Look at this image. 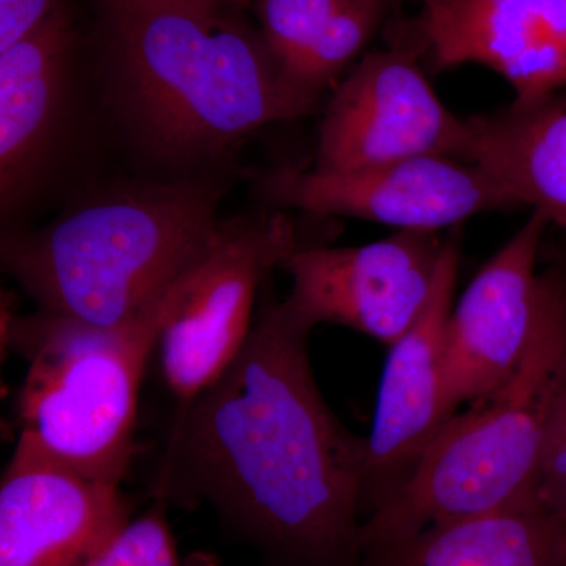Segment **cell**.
Here are the masks:
<instances>
[{
	"label": "cell",
	"instance_id": "cell-1",
	"mask_svg": "<svg viewBox=\"0 0 566 566\" xmlns=\"http://www.w3.org/2000/svg\"><path fill=\"white\" fill-rule=\"evenodd\" d=\"M260 303L221 378L178 405L153 497L210 505L271 566H359L367 438L324 401L312 327L270 292Z\"/></svg>",
	"mask_w": 566,
	"mask_h": 566
},
{
	"label": "cell",
	"instance_id": "cell-2",
	"mask_svg": "<svg viewBox=\"0 0 566 566\" xmlns=\"http://www.w3.org/2000/svg\"><path fill=\"white\" fill-rule=\"evenodd\" d=\"M103 2L111 102L158 161H211L264 126L311 114L322 99L282 70L262 35L221 11Z\"/></svg>",
	"mask_w": 566,
	"mask_h": 566
},
{
	"label": "cell",
	"instance_id": "cell-3",
	"mask_svg": "<svg viewBox=\"0 0 566 566\" xmlns=\"http://www.w3.org/2000/svg\"><path fill=\"white\" fill-rule=\"evenodd\" d=\"M221 186H134L84 203L44 229L2 237L6 273L39 312L118 326L199 263L221 230Z\"/></svg>",
	"mask_w": 566,
	"mask_h": 566
},
{
	"label": "cell",
	"instance_id": "cell-4",
	"mask_svg": "<svg viewBox=\"0 0 566 566\" xmlns=\"http://www.w3.org/2000/svg\"><path fill=\"white\" fill-rule=\"evenodd\" d=\"M547 273L523 364L501 389L453 416L403 485L365 517L363 551L436 524L536 504L547 423L566 371V270Z\"/></svg>",
	"mask_w": 566,
	"mask_h": 566
},
{
	"label": "cell",
	"instance_id": "cell-5",
	"mask_svg": "<svg viewBox=\"0 0 566 566\" xmlns=\"http://www.w3.org/2000/svg\"><path fill=\"white\" fill-rule=\"evenodd\" d=\"M189 273L118 326L44 312L7 316V342L29 363L17 401L21 436L81 474L120 485L134 455L142 376Z\"/></svg>",
	"mask_w": 566,
	"mask_h": 566
},
{
	"label": "cell",
	"instance_id": "cell-6",
	"mask_svg": "<svg viewBox=\"0 0 566 566\" xmlns=\"http://www.w3.org/2000/svg\"><path fill=\"white\" fill-rule=\"evenodd\" d=\"M301 244L285 216L222 223L189 273L156 346L164 382L178 405L230 367L251 334L260 290Z\"/></svg>",
	"mask_w": 566,
	"mask_h": 566
},
{
	"label": "cell",
	"instance_id": "cell-7",
	"mask_svg": "<svg viewBox=\"0 0 566 566\" xmlns=\"http://www.w3.org/2000/svg\"><path fill=\"white\" fill-rule=\"evenodd\" d=\"M468 118L447 109L416 46L365 54L335 84L318 128L314 169L348 172L419 156L468 159Z\"/></svg>",
	"mask_w": 566,
	"mask_h": 566
},
{
	"label": "cell",
	"instance_id": "cell-8",
	"mask_svg": "<svg viewBox=\"0 0 566 566\" xmlns=\"http://www.w3.org/2000/svg\"><path fill=\"white\" fill-rule=\"evenodd\" d=\"M262 192L275 207L364 219L398 232H441L472 216L521 208L482 166L452 156H419L348 172L286 166L264 175Z\"/></svg>",
	"mask_w": 566,
	"mask_h": 566
},
{
	"label": "cell",
	"instance_id": "cell-9",
	"mask_svg": "<svg viewBox=\"0 0 566 566\" xmlns=\"http://www.w3.org/2000/svg\"><path fill=\"white\" fill-rule=\"evenodd\" d=\"M444 240L403 230L357 248L297 245L281 264L292 281L283 301L312 329L338 324L392 346L427 304Z\"/></svg>",
	"mask_w": 566,
	"mask_h": 566
},
{
	"label": "cell",
	"instance_id": "cell-10",
	"mask_svg": "<svg viewBox=\"0 0 566 566\" xmlns=\"http://www.w3.org/2000/svg\"><path fill=\"white\" fill-rule=\"evenodd\" d=\"M549 222L539 212L476 273L447 323L442 386L452 415L501 389L523 364L542 315L549 273L536 271Z\"/></svg>",
	"mask_w": 566,
	"mask_h": 566
},
{
	"label": "cell",
	"instance_id": "cell-11",
	"mask_svg": "<svg viewBox=\"0 0 566 566\" xmlns=\"http://www.w3.org/2000/svg\"><path fill=\"white\" fill-rule=\"evenodd\" d=\"M461 227L450 229L427 304L408 333L390 346L363 485V520L403 485L424 450L452 419L442 386L447 323L461 262Z\"/></svg>",
	"mask_w": 566,
	"mask_h": 566
},
{
	"label": "cell",
	"instance_id": "cell-12",
	"mask_svg": "<svg viewBox=\"0 0 566 566\" xmlns=\"http://www.w3.org/2000/svg\"><path fill=\"white\" fill-rule=\"evenodd\" d=\"M129 520L120 485L81 474L20 434L0 480V566H80Z\"/></svg>",
	"mask_w": 566,
	"mask_h": 566
},
{
	"label": "cell",
	"instance_id": "cell-13",
	"mask_svg": "<svg viewBox=\"0 0 566 566\" xmlns=\"http://www.w3.org/2000/svg\"><path fill=\"white\" fill-rule=\"evenodd\" d=\"M416 28L436 69L486 66L512 85L513 103L566 88V0H447L423 6Z\"/></svg>",
	"mask_w": 566,
	"mask_h": 566
},
{
	"label": "cell",
	"instance_id": "cell-14",
	"mask_svg": "<svg viewBox=\"0 0 566 566\" xmlns=\"http://www.w3.org/2000/svg\"><path fill=\"white\" fill-rule=\"evenodd\" d=\"M73 29L59 7L35 31L0 51V208L7 218L50 172L70 107Z\"/></svg>",
	"mask_w": 566,
	"mask_h": 566
},
{
	"label": "cell",
	"instance_id": "cell-15",
	"mask_svg": "<svg viewBox=\"0 0 566 566\" xmlns=\"http://www.w3.org/2000/svg\"><path fill=\"white\" fill-rule=\"evenodd\" d=\"M468 123V161L493 175L521 207L545 216L566 241V88Z\"/></svg>",
	"mask_w": 566,
	"mask_h": 566
},
{
	"label": "cell",
	"instance_id": "cell-16",
	"mask_svg": "<svg viewBox=\"0 0 566 566\" xmlns=\"http://www.w3.org/2000/svg\"><path fill=\"white\" fill-rule=\"evenodd\" d=\"M566 520L515 506L365 547L359 566H564Z\"/></svg>",
	"mask_w": 566,
	"mask_h": 566
},
{
	"label": "cell",
	"instance_id": "cell-17",
	"mask_svg": "<svg viewBox=\"0 0 566 566\" xmlns=\"http://www.w3.org/2000/svg\"><path fill=\"white\" fill-rule=\"evenodd\" d=\"M275 61L303 87H335L375 35L387 0H253Z\"/></svg>",
	"mask_w": 566,
	"mask_h": 566
},
{
	"label": "cell",
	"instance_id": "cell-18",
	"mask_svg": "<svg viewBox=\"0 0 566 566\" xmlns=\"http://www.w3.org/2000/svg\"><path fill=\"white\" fill-rule=\"evenodd\" d=\"M80 566H214L208 557L181 562L166 517V504L156 502L139 517H132L106 546Z\"/></svg>",
	"mask_w": 566,
	"mask_h": 566
},
{
	"label": "cell",
	"instance_id": "cell-19",
	"mask_svg": "<svg viewBox=\"0 0 566 566\" xmlns=\"http://www.w3.org/2000/svg\"><path fill=\"white\" fill-rule=\"evenodd\" d=\"M535 501L547 512L566 520V371L547 423Z\"/></svg>",
	"mask_w": 566,
	"mask_h": 566
},
{
	"label": "cell",
	"instance_id": "cell-20",
	"mask_svg": "<svg viewBox=\"0 0 566 566\" xmlns=\"http://www.w3.org/2000/svg\"><path fill=\"white\" fill-rule=\"evenodd\" d=\"M59 7V0H0V51L35 31Z\"/></svg>",
	"mask_w": 566,
	"mask_h": 566
},
{
	"label": "cell",
	"instance_id": "cell-21",
	"mask_svg": "<svg viewBox=\"0 0 566 566\" xmlns=\"http://www.w3.org/2000/svg\"><path fill=\"white\" fill-rule=\"evenodd\" d=\"M137 3H147V6L177 7V9L196 11H221L222 0H133Z\"/></svg>",
	"mask_w": 566,
	"mask_h": 566
},
{
	"label": "cell",
	"instance_id": "cell-22",
	"mask_svg": "<svg viewBox=\"0 0 566 566\" xmlns=\"http://www.w3.org/2000/svg\"><path fill=\"white\" fill-rule=\"evenodd\" d=\"M447 2V0H423V6H436V3Z\"/></svg>",
	"mask_w": 566,
	"mask_h": 566
},
{
	"label": "cell",
	"instance_id": "cell-23",
	"mask_svg": "<svg viewBox=\"0 0 566 566\" xmlns=\"http://www.w3.org/2000/svg\"><path fill=\"white\" fill-rule=\"evenodd\" d=\"M237 2H249V0H237Z\"/></svg>",
	"mask_w": 566,
	"mask_h": 566
},
{
	"label": "cell",
	"instance_id": "cell-24",
	"mask_svg": "<svg viewBox=\"0 0 566 566\" xmlns=\"http://www.w3.org/2000/svg\"><path fill=\"white\" fill-rule=\"evenodd\" d=\"M564 566H566V562H565Z\"/></svg>",
	"mask_w": 566,
	"mask_h": 566
}]
</instances>
